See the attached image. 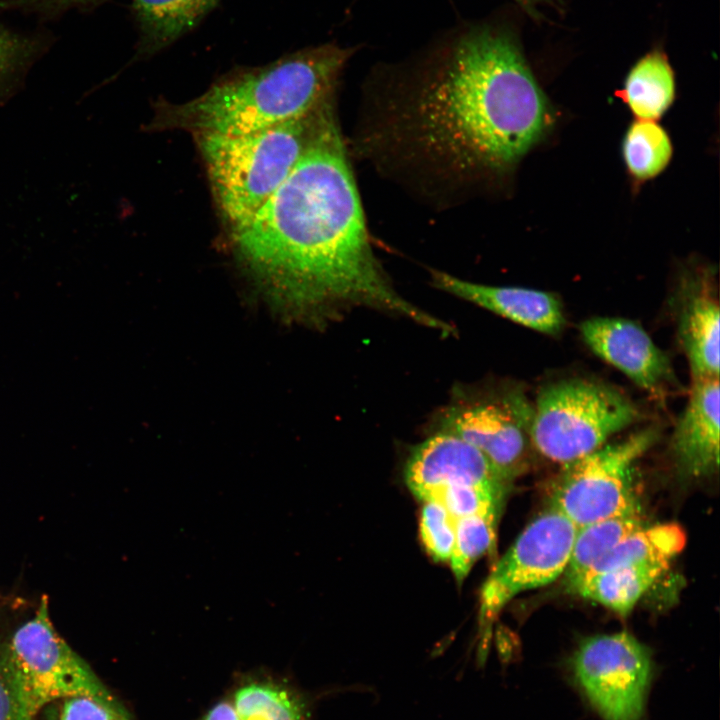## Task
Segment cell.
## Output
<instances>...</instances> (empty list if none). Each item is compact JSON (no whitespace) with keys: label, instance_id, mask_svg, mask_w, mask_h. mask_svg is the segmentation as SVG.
Segmentation results:
<instances>
[{"label":"cell","instance_id":"obj_1","mask_svg":"<svg viewBox=\"0 0 720 720\" xmlns=\"http://www.w3.org/2000/svg\"><path fill=\"white\" fill-rule=\"evenodd\" d=\"M374 79L368 146L433 188L472 192L517 163L552 122L514 33L488 21L457 26Z\"/></svg>","mask_w":720,"mask_h":720},{"label":"cell","instance_id":"obj_2","mask_svg":"<svg viewBox=\"0 0 720 720\" xmlns=\"http://www.w3.org/2000/svg\"><path fill=\"white\" fill-rule=\"evenodd\" d=\"M231 232L242 263L303 319L326 323L364 307L455 334L401 296L378 262L336 115L270 199Z\"/></svg>","mask_w":720,"mask_h":720},{"label":"cell","instance_id":"obj_3","mask_svg":"<svg viewBox=\"0 0 720 720\" xmlns=\"http://www.w3.org/2000/svg\"><path fill=\"white\" fill-rule=\"evenodd\" d=\"M356 50L329 42L229 73L187 102L160 104L152 127L241 135L306 117L334 103Z\"/></svg>","mask_w":720,"mask_h":720},{"label":"cell","instance_id":"obj_4","mask_svg":"<svg viewBox=\"0 0 720 720\" xmlns=\"http://www.w3.org/2000/svg\"><path fill=\"white\" fill-rule=\"evenodd\" d=\"M334 103L300 119L241 135H195L214 198L231 231L249 221L285 182Z\"/></svg>","mask_w":720,"mask_h":720},{"label":"cell","instance_id":"obj_5","mask_svg":"<svg viewBox=\"0 0 720 720\" xmlns=\"http://www.w3.org/2000/svg\"><path fill=\"white\" fill-rule=\"evenodd\" d=\"M639 418L638 407L612 386L588 379L561 380L539 392L530 442L564 466L599 449Z\"/></svg>","mask_w":720,"mask_h":720},{"label":"cell","instance_id":"obj_6","mask_svg":"<svg viewBox=\"0 0 720 720\" xmlns=\"http://www.w3.org/2000/svg\"><path fill=\"white\" fill-rule=\"evenodd\" d=\"M5 657L20 720H34L56 700L86 696L117 698L88 663L58 634L47 597L34 616L5 640Z\"/></svg>","mask_w":720,"mask_h":720},{"label":"cell","instance_id":"obj_7","mask_svg":"<svg viewBox=\"0 0 720 720\" xmlns=\"http://www.w3.org/2000/svg\"><path fill=\"white\" fill-rule=\"evenodd\" d=\"M657 434L645 428L564 465L551 507L578 528L640 506L633 489L634 469Z\"/></svg>","mask_w":720,"mask_h":720},{"label":"cell","instance_id":"obj_8","mask_svg":"<svg viewBox=\"0 0 720 720\" xmlns=\"http://www.w3.org/2000/svg\"><path fill=\"white\" fill-rule=\"evenodd\" d=\"M532 412L515 391L456 387L437 416L435 432L456 436L475 447L509 482L524 466Z\"/></svg>","mask_w":720,"mask_h":720},{"label":"cell","instance_id":"obj_9","mask_svg":"<svg viewBox=\"0 0 720 720\" xmlns=\"http://www.w3.org/2000/svg\"><path fill=\"white\" fill-rule=\"evenodd\" d=\"M577 527L553 507L535 518L496 563L480 594V623L488 628L518 594L564 574Z\"/></svg>","mask_w":720,"mask_h":720},{"label":"cell","instance_id":"obj_10","mask_svg":"<svg viewBox=\"0 0 720 720\" xmlns=\"http://www.w3.org/2000/svg\"><path fill=\"white\" fill-rule=\"evenodd\" d=\"M577 683L605 720H639L652 675L649 651L626 632L583 640L572 661Z\"/></svg>","mask_w":720,"mask_h":720},{"label":"cell","instance_id":"obj_11","mask_svg":"<svg viewBox=\"0 0 720 720\" xmlns=\"http://www.w3.org/2000/svg\"><path fill=\"white\" fill-rule=\"evenodd\" d=\"M404 476L408 488L422 501L450 485L507 488L508 484L479 450L443 432H433L413 448L405 465Z\"/></svg>","mask_w":720,"mask_h":720},{"label":"cell","instance_id":"obj_12","mask_svg":"<svg viewBox=\"0 0 720 720\" xmlns=\"http://www.w3.org/2000/svg\"><path fill=\"white\" fill-rule=\"evenodd\" d=\"M580 330L584 341L596 355L642 389L660 394L673 382L669 358L636 322L595 317L584 321Z\"/></svg>","mask_w":720,"mask_h":720},{"label":"cell","instance_id":"obj_13","mask_svg":"<svg viewBox=\"0 0 720 720\" xmlns=\"http://www.w3.org/2000/svg\"><path fill=\"white\" fill-rule=\"evenodd\" d=\"M431 279L442 291L541 333L554 335L565 325L562 305L551 293L474 283L435 270Z\"/></svg>","mask_w":720,"mask_h":720},{"label":"cell","instance_id":"obj_14","mask_svg":"<svg viewBox=\"0 0 720 720\" xmlns=\"http://www.w3.org/2000/svg\"><path fill=\"white\" fill-rule=\"evenodd\" d=\"M719 377L693 379L687 406L673 437L672 451L680 471L703 477L719 466Z\"/></svg>","mask_w":720,"mask_h":720},{"label":"cell","instance_id":"obj_15","mask_svg":"<svg viewBox=\"0 0 720 720\" xmlns=\"http://www.w3.org/2000/svg\"><path fill=\"white\" fill-rule=\"evenodd\" d=\"M687 293L679 313V338L693 379L719 377L720 310L704 273L687 279Z\"/></svg>","mask_w":720,"mask_h":720},{"label":"cell","instance_id":"obj_16","mask_svg":"<svg viewBox=\"0 0 720 720\" xmlns=\"http://www.w3.org/2000/svg\"><path fill=\"white\" fill-rule=\"evenodd\" d=\"M220 0H132L138 56L169 46L192 30Z\"/></svg>","mask_w":720,"mask_h":720},{"label":"cell","instance_id":"obj_17","mask_svg":"<svg viewBox=\"0 0 720 720\" xmlns=\"http://www.w3.org/2000/svg\"><path fill=\"white\" fill-rule=\"evenodd\" d=\"M664 563H641L591 573L571 583L570 592L626 616L668 568Z\"/></svg>","mask_w":720,"mask_h":720},{"label":"cell","instance_id":"obj_18","mask_svg":"<svg viewBox=\"0 0 720 720\" xmlns=\"http://www.w3.org/2000/svg\"><path fill=\"white\" fill-rule=\"evenodd\" d=\"M619 95L638 119L660 118L675 96L674 73L665 54L652 51L640 58Z\"/></svg>","mask_w":720,"mask_h":720},{"label":"cell","instance_id":"obj_19","mask_svg":"<svg viewBox=\"0 0 720 720\" xmlns=\"http://www.w3.org/2000/svg\"><path fill=\"white\" fill-rule=\"evenodd\" d=\"M685 544L686 534L676 523L643 525L603 555L585 575L641 563L669 565Z\"/></svg>","mask_w":720,"mask_h":720},{"label":"cell","instance_id":"obj_20","mask_svg":"<svg viewBox=\"0 0 720 720\" xmlns=\"http://www.w3.org/2000/svg\"><path fill=\"white\" fill-rule=\"evenodd\" d=\"M645 525L640 506L625 513L578 527L570 559L564 572L570 585L623 538Z\"/></svg>","mask_w":720,"mask_h":720},{"label":"cell","instance_id":"obj_21","mask_svg":"<svg viewBox=\"0 0 720 720\" xmlns=\"http://www.w3.org/2000/svg\"><path fill=\"white\" fill-rule=\"evenodd\" d=\"M232 705L240 720H309L303 698L271 682H250L239 687Z\"/></svg>","mask_w":720,"mask_h":720},{"label":"cell","instance_id":"obj_22","mask_svg":"<svg viewBox=\"0 0 720 720\" xmlns=\"http://www.w3.org/2000/svg\"><path fill=\"white\" fill-rule=\"evenodd\" d=\"M51 43L47 33L17 32L0 22V104L22 88L29 69Z\"/></svg>","mask_w":720,"mask_h":720},{"label":"cell","instance_id":"obj_23","mask_svg":"<svg viewBox=\"0 0 720 720\" xmlns=\"http://www.w3.org/2000/svg\"><path fill=\"white\" fill-rule=\"evenodd\" d=\"M672 151L668 134L653 120L633 122L622 145L627 169L639 181L660 174L670 162Z\"/></svg>","mask_w":720,"mask_h":720},{"label":"cell","instance_id":"obj_24","mask_svg":"<svg viewBox=\"0 0 720 720\" xmlns=\"http://www.w3.org/2000/svg\"><path fill=\"white\" fill-rule=\"evenodd\" d=\"M500 511H490L454 519L455 541L449 559L452 572L461 583L475 562L495 543Z\"/></svg>","mask_w":720,"mask_h":720},{"label":"cell","instance_id":"obj_25","mask_svg":"<svg viewBox=\"0 0 720 720\" xmlns=\"http://www.w3.org/2000/svg\"><path fill=\"white\" fill-rule=\"evenodd\" d=\"M506 488L491 485L457 484L434 492L423 501L441 504L453 519L500 511Z\"/></svg>","mask_w":720,"mask_h":720},{"label":"cell","instance_id":"obj_26","mask_svg":"<svg viewBox=\"0 0 720 720\" xmlns=\"http://www.w3.org/2000/svg\"><path fill=\"white\" fill-rule=\"evenodd\" d=\"M419 530L426 552L436 561H449L455 541L454 519L441 504L424 502Z\"/></svg>","mask_w":720,"mask_h":720},{"label":"cell","instance_id":"obj_27","mask_svg":"<svg viewBox=\"0 0 720 720\" xmlns=\"http://www.w3.org/2000/svg\"><path fill=\"white\" fill-rule=\"evenodd\" d=\"M58 720H133L117 699L106 701L77 696L63 700Z\"/></svg>","mask_w":720,"mask_h":720},{"label":"cell","instance_id":"obj_28","mask_svg":"<svg viewBox=\"0 0 720 720\" xmlns=\"http://www.w3.org/2000/svg\"><path fill=\"white\" fill-rule=\"evenodd\" d=\"M106 0H0V11H20L40 18H53L72 9H86Z\"/></svg>","mask_w":720,"mask_h":720},{"label":"cell","instance_id":"obj_29","mask_svg":"<svg viewBox=\"0 0 720 720\" xmlns=\"http://www.w3.org/2000/svg\"><path fill=\"white\" fill-rule=\"evenodd\" d=\"M0 720H20L13 685L5 657V640L0 637Z\"/></svg>","mask_w":720,"mask_h":720},{"label":"cell","instance_id":"obj_30","mask_svg":"<svg viewBox=\"0 0 720 720\" xmlns=\"http://www.w3.org/2000/svg\"><path fill=\"white\" fill-rule=\"evenodd\" d=\"M202 720H240L232 703L220 702L214 705Z\"/></svg>","mask_w":720,"mask_h":720},{"label":"cell","instance_id":"obj_31","mask_svg":"<svg viewBox=\"0 0 720 720\" xmlns=\"http://www.w3.org/2000/svg\"><path fill=\"white\" fill-rule=\"evenodd\" d=\"M517 2L528 14L533 17L538 15L537 6L541 3V0H514Z\"/></svg>","mask_w":720,"mask_h":720}]
</instances>
